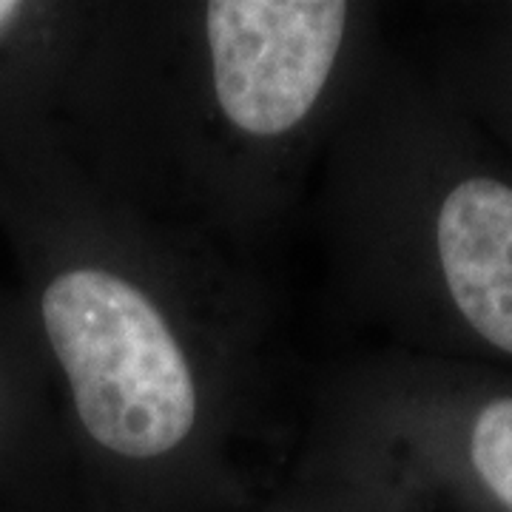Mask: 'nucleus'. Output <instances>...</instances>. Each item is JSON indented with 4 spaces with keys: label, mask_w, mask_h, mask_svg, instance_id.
<instances>
[{
    "label": "nucleus",
    "mask_w": 512,
    "mask_h": 512,
    "mask_svg": "<svg viewBox=\"0 0 512 512\" xmlns=\"http://www.w3.org/2000/svg\"><path fill=\"white\" fill-rule=\"evenodd\" d=\"M35 282L94 504L242 512L239 450L262 433L271 305L248 259L109 197L80 171Z\"/></svg>",
    "instance_id": "nucleus-1"
},
{
    "label": "nucleus",
    "mask_w": 512,
    "mask_h": 512,
    "mask_svg": "<svg viewBox=\"0 0 512 512\" xmlns=\"http://www.w3.org/2000/svg\"><path fill=\"white\" fill-rule=\"evenodd\" d=\"M350 0L94 6L66 83L80 168L151 220L245 256L313 183L382 52Z\"/></svg>",
    "instance_id": "nucleus-2"
},
{
    "label": "nucleus",
    "mask_w": 512,
    "mask_h": 512,
    "mask_svg": "<svg viewBox=\"0 0 512 512\" xmlns=\"http://www.w3.org/2000/svg\"><path fill=\"white\" fill-rule=\"evenodd\" d=\"M339 299L387 350L512 373V163L376 55L313 177Z\"/></svg>",
    "instance_id": "nucleus-3"
},
{
    "label": "nucleus",
    "mask_w": 512,
    "mask_h": 512,
    "mask_svg": "<svg viewBox=\"0 0 512 512\" xmlns=\"http://www.w3.org/2000/svg\"><path fill=\"white\" fill-rule=\"evenodd\" d=\"M293 484L350 512H512V373L402 350L319 384Z\"/></svg>",
    "instance_id": "nucleus-4"
},
{
    "label": "nucleus",
    "mask_w": 512,
    "mask_h": 512,
    "mask_svg": "<svg viewBox=\"0 0 512 512\" xmlns=\"http://www.w3.org/2000/svg\"><path fill=\"white\" fill-rule=\"evenodd\" d=\"M419 72L512 163V0L433 12L430 57Z\"/></svg>",
    "instance_id": "nucleus-5"
},
{
    "label": "nucleus",
    "mask_w": 512,
    "mask_h": 512,
    "mask_svg": "<svg viewBox=\"0 0 512 512\" xmlns=\"http://www.w3.org/2000/svg\"><path fill=\"white\" fill-rule=\"evenodd\" d=\"M256 512H350L348 507H342L339 501H333L330 495H322L311 490V487H302V484H293L288 481L285 490L262 504Z\"/></svg>",
    "instance_id": "nucleus-6"
},
{
    "label": "nucleus",
    "mask_w": 512,
    "mask_h": 512,
    "mask_svg": "<svg viewBox=\"0 0 512 512\" xmlns=\"http://www.w3.org/2000/svg\"><path fill=\"white\" fill-rule=\"evenodd\" d=\"M35 3H20V0H0V37L15 32L23 20L32 15Z\"/></svg>",
    "instance_id": "nucleus-7"
},
{
    "label": "nucleus",
    "mask_w": 512,
    "mask_h": 512,
    "mask_svg": "<svg viewBox=\"0 0 512 512\" xmlns=\"http://www.w3.org/2000/svg\"><path fill=\"white\" fill-rule=\"evenodd\" d=\"M80 512H114V510H109V507H100V504H94L92 498H86V501H83V510Z\"/></svg>",
    "instance_id": "nucleus-8"
},
{
    "label": "nucleus",
    "mask_w": 512,
    "mask_h": 512,
    "mask_svg": "<svg viewBox=\"0 0 512 512\" xmlns=\"http://www.w3.org/2000/svg\"><path fill=\"white\" fill-rule=\"evenodd\" d=\"M3 404H6V396H3V387H0V419H3Z\"/></svg>",
    "instance_id": "nucleus-9"
}]
</instances>
